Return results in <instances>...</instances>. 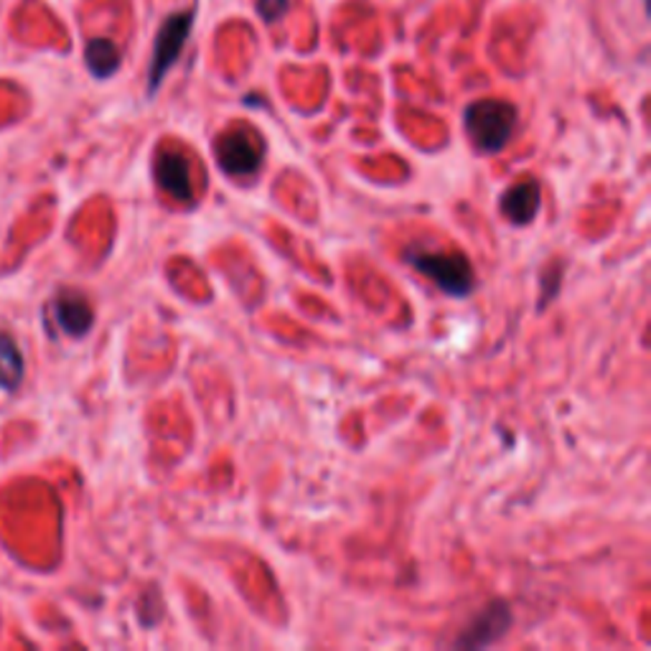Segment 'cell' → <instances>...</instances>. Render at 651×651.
<instances>
[{
    "label": "cell",
    "instance_id": "cell-1",
    "mask_svg": "<svg viewBox=\"0 0 651 651\" xmlns=\"http://www.w3.org/2000/svg\"><path fill=\"white\" fill-rule=\"evenodd\" d=\"M463 125L474 146L481 154H502L506 142L512 140L514 125H516V110L514 105L502 100H479L466 107L463 112Z\"/></svg>",
    "mask_w": 651,
    "mask_h": 651
},
{
    "label": "cell",
    "instance_id": "cell-2",
    "mask_svg": "<svg viewBox=\"0 0 651 651\" xmlns=\"http://www.w3.org/2000/svg\"><path fill=\"white\" fill-rule=\"evenodd\" d=\"M407 263L417 273L433 280L451 298H466L476 285L474 267L458 253H431V249H407Z\"/></svg>",
    "mask_w": 651,
    "mask_h": 651
},
{
    "label": "cell",
    "instance_id": "cell-3",
    "mask_svg": "<svg viewBox=\"0 0 651 651\" xmlns=\"http://www.w3.org/2000/svg\"><path fill=\"white\" fill-rule=\"evenodd\" d=\"M194 11L186 13H174L168 16L154 43V61H150V75H148V95L154 97L158 92L160 82H164L168 69H171L178 57H181L184 43L189 41L191 26H194Z\"/></svg>",
    "mask_w": 651,
    "mask_h": 651
},
{
    "label": "cell",
    "instance_id": "cell-4",
    "mask_svg": "<svg viewBox=\"0 0 651 651\" xmlns=\"http://www.w3.org/2000/svg\"><path fill=\"white\" fill-rule=\"evenodd\" d=\"M263 142L249 130H235L221 136L217 142L219 168L235 178L255 176L263 166Z\"/></svg>",
    "mask_w": 651,
    "mask_h": 651
},
{
    "label": "cell",
    "instance_id": "cell-5",
    "mask_svg": "<svg viewBox=\"0 0 651 651\" xmlns=\"http://www.w3.org/2000/svg\"><path fill=\"white\" fill-rule=\"evenodd\" d=\"M512 627V609L504 601H492L453 641L456 649H484L496 644Z\"/></svg>",
    "mask_w": 651,
    "mask_h": 651
},
{
    "label": "cell",
    "instance_id": "cell-6",
    "mask_svg": "<svg viewBox=\"0 0 651 651\" xmlns=\"http://www.w3.org/2000/svg\"><path fill=\"white\" fill-rule=\"evenodd\" d=\"M156 178L160 189L171 194L176 201L194 204V181H191V164L189 158L178 150H164L156 164Z\"/></svg>",
    "mask_w": 651,
    "mask_h": 651
},
{
    "label": "cell",
    "instance_id": "cell-7",
    "mask_svg": "<svg viewBox=\"0 0 651 651\" xmlns=\"http://www.w3.org/2000/svg\"><path fill=\"white\" fill-rule=\"evenodd\" d=\"M542 207V189L537 178H524V181L514 184L512 189H506L502 196V211L504 217L516 227L532 225L534 217L540 214Z\"/></svg>",
    "mask_w": 651,
    "mask_h": 651
},
{
    "label": "cell",
    "instance_id": "cell-8",
    "mask_svg": "<svg viewBox=\"0 0 651 651\" xmlns=\"http://www.w3.org/2000/svg\"><path fill=\"white\" fill-rule=\"evenodd\" d=\"M53 318H57L61 332L75 338H82L89 328H92L95 310L82 293L65 290L53 298Z\"/></svg>",
    "mask_w": 651,
    "mask_h": 651
},
{
    "label": "cell",
    "instance_id": "cell-9",
    "mask_svg": "<svg viewBox=\"0 0 651 651\" xmlns=\"http://www.w3.org/2000/svg\"><path fill=\"white\" fill-rule=\"evenodd\" d=\"M85 59H87V67L89 71L97 79H107L112 77L115 71L120 69V49L115 47L110 39H92L87 43V51H85Z\"/></svg>",
    "mask_w": 651,
    "mask_h": 651
},
{
    "label": "cell",
    "instance_id": "cell-10",
    "mask_svg": "<svg viewBox=\"0 0 651 651\" xmlns=\"http://www.w3.org/2000/svg\"><path fill=\"white\" fill-rule=\"evenodd\" d=\"M26 372L23 354L13 342V336L0 334V389H16L21 385Z\"/></svg>",
    "mask_w": 651,
    "mask_h": 651
},
{
    "label": "cell",
    "instance_id": "cell-11",
    "mask_svg": "<svg viewBox=\"0 0 651 651\" xmlns=\"http://www.w3.org/2000/svg\"><path fill=\"white\" fill-rule=\"evenodd\" d=\"M288 8V0H257V13H260L265 21H278Z\"/></svg>",
    "mask_w": 651,
    "mask_h": 651
}]
</instances>
